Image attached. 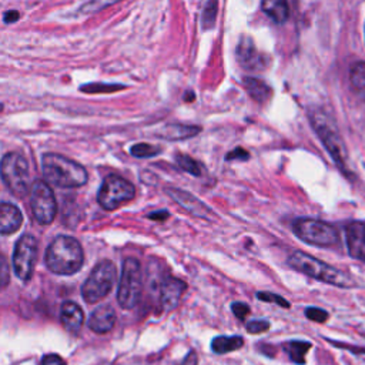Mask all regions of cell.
Masks as SVG:
<instances>
[{"mask_svg": "<svg viewBox=\"0 0 365 365\" xmlns=\"http://www.w3.org/2000/svg\"><path fill=\"white\" fill-rule=\"evenodd\" d=\"M117 1H120V0H88L86 4L81 6L80 11L86 13V14L96 13V11H100L101 9H106V7H108V6H111Z\"/></svg>", "mask_w": 365, "mask_h": 365, "instance_id": "cell-29", "label": "cell"}, {"mask_svg": "<svg viewBox=\"0 0 365 365\" xmlns=\"http://www.w3.org/2000/svg\"><path fill=\"white\" fill-rule=\"evenodd\" d=\"M20 19V13L17 10H7L4 14H3V21L10 24V23H16L17 20Z\"/></svg>", "mask_w": 365, "mask_h": 365, "instance_id": "cell-36", "label": "cell"}, {"mask_svg": "<svg viewBox=\"0 0 365 365\" xmlns=\"http://www.w3.org/2000/svg\"><path fill=\"white\" fill-rule=\"evenodd\" d=\"M250 158V153L247 150H244L242 147H237L232 151H230L225 155V160H248Z\"/></svg>", "mask_w": 365, "mask_h": 365, "instance_id": "cell-34", "label": "cell"}, {"mask_svg": "<svg viewBox=\"0 0 365 365\" xmlns=\"http://www.w3.org/2000/svg\"><path fill=\"white\" fill-rule=\"evenodd\" d=\"M165 194L170 195L178 205H181L187 212L198 218H210L212 211L208 205L194 197L191 192L180 188H165Z\"/></svg>", "mask_w": 365, "mask_h": 365, "instance_id": "cell-13", "label": "cell"}, {"mask_svg": "<svg viewBox=\"0 0 365 365\" xmlns=\"http://www.w3.org/2000/svg\"><path fill=\"white\" fill-rule=\"evenodd\" d=\"M197 364H198L197 354H195L194 351H190V352L184 356V359H182V362H181L180 365H197Z\"/></svg>", "mask_w": 365, "mask_h": 365, "instance_id": "cell-39", "label": "cell"}, {"mask_svg": "<svg viewBox=\"0 0 365 365\" xmlns=\"http://www.w3.org/2000/svg\"><path fill=\"white\" fill-rule=\"evenodd\" d=\"M115 311L110 305L98 307L88 319V328L96 334H106L114 328Z\"/></svg>", "mask_w": 365, "mask_h": 365, "instance_id": "cell-17", "label": "cell"}, {"mask_svg": "<svg viewBox=\"0 0 365 365\" xmlns=\"http://www.w3.org/2000/svg\"><path fill=\"white\" fill-rule=\"evenodd\" d=\"M269 328V322L265 319H254L247 324V331L250 334H261Z\"/></svg>", "mask_w": 365, "mask_h": 365, "instance_id": "cell-32", "label": "cell"}, {"mask_svg": "<svg viewBox=\"0 0 365 365\" xmlns=\"http://www.w3.org/2000/svg\"><path fill=\"white\" fill-rule=\"evenodd\" d=\"M141 295H143L141 264L137 258L130 257L123 262L117 301L121 308L133 309L140 302Z\"/></svg>", "mask_w": 365, "mask_h": 365, "instance_id": "cell-5", "label": "cell"}, {"mask_svg": "<svg viewBox=\"0 0 365 365\" xmlns=\"http://www.w3.org/2000/svg\"><path fill=\"white\" fill-rule=\"evenodd\" d=\"M123 84H108V83H88L80 86V91L88 94H98V93H113L117 90H123Z\"/></svg>", "mask_w": 365, "mask_h": 365, "instance_id": "cell-26", "label": "cell"}, {"mask_svg": "<svg viewBox=\"0 0 365 365\" xmlns=\"http://www.w3.org/2000/svg\"><path fill=\"white\" fill-rule=\"evenodd\" d=\"M305 315H307V318H309L311 321H315V322H325L328 319V312L321 308H317V307L307 308Z\"/></svg>", "mask_w": 365, "mask_h": 365, "instance_id": "cell-31", "label": "cell"}, {"mask_svg": "<svg viewBox=\"0 0 365 365\" xmlns=\"http://www.w3.org/2000/svg\"><path fill=\"white\" fill-rule=\"evenodd\" d=\"M160 151H161V148H160L158 145H153V144H148V143H138V144H134V145L130 148L131 155L138 157V158L154 157V155H157Z\"/></svg>", "mask_w": 365, "mask_h": 365, "instance_id": "cell-28", "label": "cell"}, {"mask_svg": "<svg viewBox=\"0 0 365 365\" xmlns=\"http://www.w3.org/2000/svg\"><path fill=\"white\" fill-rule=\"evenodd\" d=\"M37 244L38 242L33 235L24 234L17 240V242L14 245L13 269H14V274L17 275V278L24 282L30 281V278L33 275V268H34L37 248H38Z\"/></svg>", "mask_w": 365, "mask_h": 365, "instance_id": "cell-11", "label": "cell"}, {"mask_svg": "<svg viewBox=\"0 0 365 365\" xmlns=\"http://www.w3.org/2000/svg\"><path fill=\"white\" fill-rule=\"evenodd\" d=\"M41 168L46 180L61 188L81 187L88 178L87 171L81 164L56 153H47L43 155Z\"/></svg>", "mask_w": 365, "mask_h": 365, "instance_id": "cell-2", "label": "cell"}, {"mask_svg": "<svg viewBox=\"0 0 365 365\" xmlns=\"http://www.w3.org/2000/svg\"><path fill=\"white\" fill-rule=\"evenodd\" d=\"M292 230L299 240L315 247H331L338 242L336 228L321 220L297 218Z\"/></svg>", "mask_w": 365, "mask_h": 365, "instance_id": "cell-7", "label": "cell"}, {"mask_svg": "<svg viewBox=\"0 0 365 365\" xmlns=\"http://www.w3.org/2000/svg\"><path fill=\"white\" fill-rule=\"evenodd\" d=\"M345 231L349 255L365 262V221H354Z\"/></svg>", "mask_w": 365, "mask_h": 365, "instance_id": "cell-15", "label": "cell"}, {"mask_svg": "<svg viewBox=\"0 0 365 365\" xmlns=\"http://www.w3.org/2000/svg\"><path fill=\"white\" fill-rule=\"evenodd\" d=\"M23 222V215L20 210L10 202H1L0 205V232L3 235L13 234L19 231Z\"/></svg>", "mask_w": 365, "mask_h": 365, "instance_id": "cell-18", "label": "cell"}, {"mask_svg": "<svg viewBox=\"0 0 365 365\" xmlns=\"http://www.w3.org/2000/svg\"><path fill=\"white\" fill-rule=\"evenodd\" d=\"M175 161H177L178 167L181 170H184L185 173H188L191 175H197V177L201 175V165L192 157H190L187 154H177L175 155Z\"/></svg>", "mask_w": 365, "mask_h": 365, "instance_id": "cell-27", "label": "cell"}, {"mask_svg": "<svg viewBox=\"0 0 365 365\" xmlns=\"http://www.w3.org/2000/svg\"><path fill=\"white\" fill-rule=\"evenodd\" d=\"M235 56L240 63V66L245 70H252V71H259L265 70L268 66V56L261 53L254 40L248 36H242L237 44L235 48Z\"/></svg>", "mask_w": 365, "mask_h": 365, "instance_id": "cell-12", "label": "cell"}, {"mask_svg": "<svg viewBox=\"0 0 365 365\" xmlns=\"http://www.w3.org/2000/svg\"><path fill=\"white\" fill-rule=\"evenodd\" d=\"M349 80L355 93L362 100H365V61H359L351 66Z\"/></svg>", "mask_w": 365, "mask_h": 365, "instance_id": "cell-23", "label": "cell"}, {"mask_svg": "<svg viewBox=\"0 0 365 365\" xmlns=\"http://www.w3.org/2000/svg\"><path fill=\"white\" fill-rule=\"evenodd\" d=\"M115 275H117V269L113 261L110 259L100 261L93 268V271L90 272V275L87 277V279L81 287L83 299L87 304H96L103 298H106L114 287Z\"/></svg>", "mask_w": 365, "mask_h": 365, "instance_id": "cell-4", "label": "cell"}, {"mask_svg": "<svg viewBox=\"0 0 365 365\" xmlns=\"http://www.w3.org/2000/svg\"><path fill=\"white\" fill-rule=\"evenodd\" d=\"M134 197H135L134 185L128 180L120 175L106 177L97 192L98 204L107 211L117 210L123 204L131 201Z\"/></svg>", "mask_w": 365, "mask_h": 365, "instance_id": "cell-9", "label": "cell"}, {"mask_svg": "<svg viewBox=\"0 0 365 365\" xmlns=\"http://www.w3.org/2000/svg\"><path fill=\"white\" fill-rule=\"evenodd\" d=\"M44 261L51 272L58 275H71L81 268L84 262V252L76 238L58 235L48 245Z\"/></svg>", "mask_w": 365, "mask_h": 365, "instance_id": "cell-1", "label": "cell"}, {"mask_svg": "<svg viewBox=\"0 0 365 365\" xmlns=\"http://www.w3.org/2000/svg\"><path fill=\"white\" fill-rule=\"evenodd\" d=\"M200 131H201V127L198 125L167 124L164 128L160 130V135L165 140H185L197 135Z\"/></svg>", "mask_w": 365, "mask_h": 365, "instance_id": "cell-21", "label": "cell"}, {"mask_svg": "<svg viewBox=\"0 0 365 365\" xmlns=\"http://www.w3.org/2000/svg\"><path fill=\"white\" fill-rule=\"evenodd\" d=\"M33 217L41 225L53 222L57 214V202L53 190L50 185L43 181L37 180L31 185V200H30Z\"/></svg>", "mask_w": 365, "mask_h": 365, "instance_id": "cell-10", "label": "cell"}, {"mask_svg": "<svg viewBox=\"0 0 365 365\" xmlns=\"http://www.w3.org/2000/svg\"><path fill=\"white\" fill-rule=\"evenodd\" d=\"M217 14H218V0H207L201 14V23L205 30H210L215 26Z\"/></svg>", "mask_w": 365, "mask_h": 365, "instance_id": "cell-25", "label": "cell"}, {"mask_svg": "<svg viewBox=\"0 0 365 365\" xmlns=\"http://www.w3.org/2000/svg\"><path fill=\"white\" fill-rule=\"evenodd\" d=\"M60 319L66 331L73 335H77L81 331L84 322L83 309L73 301H64L60 309Z\"/></svg>", "mask_w": 365, "mask_h": 365, "instance_id": "cell-16", "label": "cell"}, {"mask_svg": "<svg viewBox=\"0 0 365 365\" xmlns=\"http://www.w3.org/2000/svg\"><path fill=\"white\" fill-rule=\"evenodd\" d=\"M242 345H244V339L240 335H232V336L220 335L211 341V349L215 354H227L231 351H237Z\"/></svg>", "mask_w": 365, "mask_h": 365, "instance_id": "cell-22", "label": "cell"}, {"mask_svg": "<svg viewBox=\"0 0 365 365\" xmlns=\"http://www.w3.org/2000/svg\"><path fill=\"white\" fill-rule=\"evenodd\" d=\"M1 180L11 194L24 197L30 185V173L26 158L16 151L6 153L1 158Z\"/></svg>", "mask_w": 365, "mask_h": 365, "instance_id": "cell-6", "label": "cell"}, {"mask_svg": "<svg viewBox=\"0 0 365 365\" xmlns=\"http://www.w3.org/2000/svg\"><path fill=\"white\" fill-rule=\"evenodd\" d=\"M168 217H170V214L167 210H158V211L148 214V218L154 220V221H165Z\"/></svg>", "mask_w": 365, "mask_h": 365, "instance_id": "cell-37", "label": "cell"}, {"mask_svg": "<svg viewBox=\"0 0 365 365\" xmlns=\"http://www.w3.org/2000/svg\"><path fill=\"white\" fill-rule=\"evenodd\" d=\"M288 265L298 272H302L311 278H315L318 281H322L335 287L348 288L354 285L352 279L345 272L302 251L292 252L288 258Z\"/></svg>", "mask_w": 365, "mask_h": 365, "instance_id": "cell-3", "label": "cell"}, {"mask_svg": "<svg viewBox=\"0 0 365 365\" xmlns=\"http://www.w3.org/2000/svg\"><path fill=\"white\" fill-rule=\"evenodd\" d=\"M261 10L275 23H285L289 17V6L287 0H261Z\"/></svg>", "mask_w": 365, "mask_h": 365, "instance_id": "cell-20", "label": "cell"}, {"mask_svg": "<svg viewBox=\"0 0 365 365\" xmlns=\"http://www.w3.org/2000/svg\"><path fill=\"white\" fill-rule=\"evenodd\" d=\"M311 124L319 138L322 140L324 145L335 160V163L341 168H346V151L344 147V143L338 134V130L332 124V121L328 118V115L319 110H315L309 114Z\"/></svg>", "mask_w": 365, "mask_h": 365, "instance_id": "cell-8", "label": "cell"}, {"mask_svg": "<svg viewBox=\"0 0 365 365\" xmlns=\"http://www.w3.org/2000/svg\"><path fill=\"white\" fill-rule=\"evenodd\" d=\"M257 298L264 302H274L282 308H289V302L278 294H272L268 291H259V292H257Z\"/></svg>", "mask_w": 365, "mask_h": 365, "instance_id": "cell-30", "label": "cell"}, {"mask_svg": "<svg viewBox=\"0 0 365 365\" xmlns=\"http://www.w3.org/2000/svg\"><path fill=\"white\" fill-rule=\"evenodd\" d=\"M1 279H3V288H6L9 282V265H7L6 257H1Z\"/></svg>", "mask_w": 365, "mask_h": 365, "instance_id": "cell-38", "label": "cell"}, {"mask_svg": "<svg viewBox=\"0 0 365 365\" xmlns=\"http://www.w3.org/2000/svg\"><path fill=\"white\" fill-rule=\"evenodd\" d=\"M242 87L245 88V91L248 93V96L255 100L257 103H267L271 96H272V90L271 87L261 78L257 77H251V76H244L242 77Z\"/></svg>", "mask_w": 365, "mask_h": 365, "instance_id": "cell-19", "label": "cell"}, {"mask_svg": "<svg viewBox=\"0 0 365 365\" xmlns=\"http://www.w3.org/2000/svg\"><path fill=\"white\" fill-rule=\"evenodd\" d=\"M231 309H232L234 315H235L238 319H244V318L250 314V307H248L245 302H240V301H235V302L231 305Z\"/></svg>", "mask_w": 365, "mask_h": 365, "instance_id": "cell-33", "label": "cell"}, {"mask_svg": "<svg viewBox=\"0 0 365 365\" xmlns=\"http://www.w3.org/2000/svg\"><path fill=\"white\" fill-rule=\"evenodd\" d=\"M192 98H195V96H194V94H191V93H188V94L185 96V100H187V101H191Z\"/></svg>", "mask_w": 365, "mask_h": 365, "instance_id": "cell-40", "label": "cell"}, {"mask_svg": "<svg viewBox=\"0 0 365 365\" xmlns=\"http://www.w3.org/2000/svg\"><path fill=\"white\" fill-rule=\"evenodd\" d=\"M41 365H66L64 359L57 354H47L41 359Z\"/></svg>", "mask_w": 365, "mask_h": 365, "instance_id": "cell-35", "label": "cell"}, {"mask_svg": "<svg viewBox=\"0 0 365 365\" xmlns=\"http://www.w3.org/2000/svg\"><path fill=\"white\" fill-rule=\"evenodd\" d=\"M311 348L309 342L305 341H289L284 345V351L288 354L289 359L295 364H304L305 362V354Z\"/></svg>", "mask_w": 365, "mask_h": 365, "instance_id": "cell-24", "label": "cell"}, {"mask_svg": "<svg viewBox=\"0 0 365 365\" xmlns=\"http://www.w3.org/2000/svg\"><path fill=\"white\" fill-rule=\"evenodd\" d=\"M187 289V284L175 277H167L160 284V305L164 311L174 309Z\"/></svg>", "mask_w": 365, "mask_h": 365, "instance_id": "cell-14", "label": "cell"}]
</instances>
